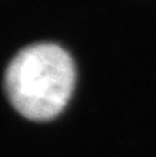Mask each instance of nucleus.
I'll return each instance as SVG.
<instances>
[{"label": "nucleus", "mask_w": 156, "mask_h": 157, "mask_svg": "<svg viewBox=\"0 0 156 157\" xmlns=\"http://www.w3.org/2000/svg\"><path fill=\"white\" fill-rule=\"evenodd\" d=\"M71 55L57 44L25 47L10 62L4 76L7 98L15 110L33 121L57 117L75 87Z\"/></svg>", "instance_id": "obj_1"}]
</instances>
